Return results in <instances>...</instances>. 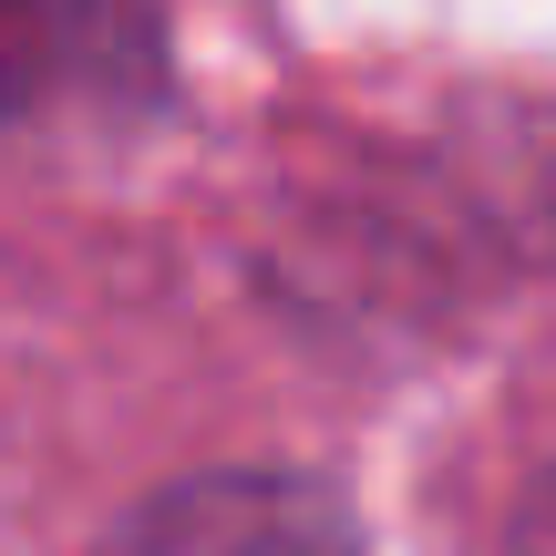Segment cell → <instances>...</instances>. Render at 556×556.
Masks as SVG:
<instances>
[{
    "instance_id": "6da1fadb",
    "label": "cell",
    "mask_w": 556,
    "mask_h": 556,
    "mask_svg": "<svg viewBox=\"0 0 556 556\" xmlns=\"http://www.w3.org/2000/svg\"><path fill=\"white\" fill-rule=\"evenodd\" d=\"M124 556H351V516L299 475H227L165 495Z\"/></svg>"
},
{
    "instance_id": "7a4b0ae2",
    "label": "cell",
    "mask_w": 556,
    "mask_h": 556,
    "mask_svg": "<svg viewBox=\"0 0 556 556\" xmlns=\"http://www.w3.org/2000/svg\"><path fill=\"white\" fill-rule=\"evenodd\" d=\"M124 31L103 0H0V103H41L73 73H114Z\"/></svg>"
}]
</instances>
